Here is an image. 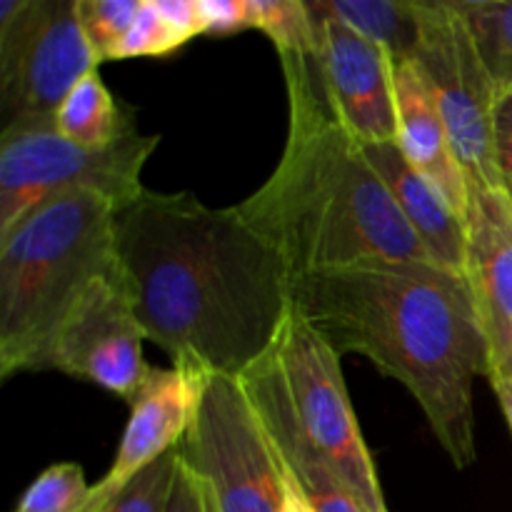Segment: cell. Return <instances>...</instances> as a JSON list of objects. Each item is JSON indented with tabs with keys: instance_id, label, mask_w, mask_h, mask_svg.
<instances>
[{
	"instance_id": "6da1fadb",
	"label": "cell",
	"mask_w": 512,
	"mask_h": 512,
	"mask_svg": "<svg viewBox=\"0 0 512 512\" xmlns=\"http://www.w3.org/2000/svg\"><path fill=\"white\" fill-rule=\"evenodd\" d=\"M115 250L148 340L198 380L243 378L293 313L288 265L235 205L145 190L115 215Z\"/></svg>"
},
{
	"instance_id": "7a4b0ae2",
	"label": "cell",
	"mask_w": 512,
	"mask_h": 512,
	"mask_svg": "<svg viewBox=\"0 0 512 512\" xmlns=\"http://www.w3.org/2000/svg\"><path fill=\"white\" fill-rule=\"evenodd\" d=\"M293 308L343 358L358 353L403 385L458 470L478 458L475 380L488 340L463 275L435 263H368L303 275Z\"/></svg>"
},
{
	"instance_id": "3957f363",
	"label": "cell",
	"mask_w": 512,
	"mask_h": 512,
	"mask_svg": "<svg viewBox=\"0 0 512 512\" xmlns=\"http://www.w3.org/2000/svg\"><path fill=\"white\" fill-rule=\"evenodd\" d=\"M288 138L270 178L238 203L278 250L293 283L368 263H433L363 145L325 98L313 55H278Z\"/></svg>"
},
{
	"instance_id": "277c9868",
	"label": "cell",
	"mask_w": 512,
	"mask_h": 512,
	"mask_svg": "<svg viewBox=\"0 0 512 512\" xmlns=\"http://www.w3.org/2000/svg\"><path fill=\"white\" fill-rule=\"evenodd\" d=\"M110 198L58 193L0 235V378L50 370L65 318L88 285L118 263Z\"/></svg>"
},
{
	"instance_id": "5b68a950",
	"label": "cell",
	"mask_w": 512,
	"mask_h": 512,
	"mask_svg": "<svg viewBox=\"0 0 512 512\" xmlns=\"http://www.w3.org/2000/svg\"><path fill=\"white\" fill-rule=\"evenodd\" d=\"M160 135L140 130L105 148L73 143L55 123H23L0 130V235H8L38 205L68 190L88 188L115 208H128L148 188L140 175Z\"/></svg>"
},
{
	"instance_id": "8992f818",
	"label": "cell",
	"mask_w": 512,
	"mask_h": 512,
	"mask_svg": "<svg viewBox=\"0 0 512 512\" xmlns=\"http://www.w3.org/2000/svg\"><path fill=\"white\" fill-rule=\"evenodd\" d=\"M265 363L273 370L300 433L320 458L370 512H388L373 453L350 403L340 355L328 340L293 308Z\"/></svg>"
},
{
	"instance_id": "52a82bcc",
	"label": "cell",
	"mask_w": 512,
	"mask_h": 512,
	"mask_svg": "<svg viewBox=\"0 0 512 512\" xmlns=\"http://www.w3.org/2000/svg\"><path fill=\"white\" fill-rule=\"evenodd\" d=\"M180 455L198 478L205 512H285L293 475L240 380L205 378Z\"/></svg>"
},
{
	"instance_id": "ba28073f",
	"label": "cell",
	"mask_w": 512,
	"mask_h": 512,
	"mask_svg": "<svg viewBox=\"0 0 512 512\" xmlns=\"http://www.w3.org/2000/svg\"><path fill=\"white\" fill-rule=\"evenodd\" d=\"M100 70L78 0H0V120L55 123L70 90Z\"/></svg>"
},
{
	"instance_id": "9c48e42d",
	"label": "cell",
	"mask_w": 512,
	"mask_h": 512,
	"mask_svg": "<svg viewBox=\"0 0 512 512\" xmlns=\"http://www.w3.org/2000/svg\"><path fill=\"white\" fill-rule=\"evenodd\" d=\"M415 63L438 103L468 185L505 188L495 160V90L453 0H420Z\"/></svg>"
},
{
	"instance_id": "30bf717a",
	"label": "cell",
	"mask_w": 512,
	"mask_h": 512,
	"mask_svg": "<svg viewBox=\"0 0 512 512\" xmlns=\"http://www.w3.org/2000/svg\"><path fill=\"white\" fill-rule=\"evenodd\" d=\"M145 335L120 260L88 285L65 318L50 370L93 383L130 403L150 375Z\"/></svg>"
},
{
	"instance_id": "8fae6325",
	"label": "cell",
	"mask_w": 512,
	"mask_h": 512,
	"mask_svg": "<svg viewBox=\"0 0 512 512\" xmlns=\"http://www.w3.org/2000/svg\"><path fill=\"white\" fill-rule=\"evenodd\" d=\"M313 18L318 35L313 60L335 118L360 145L395 140L393 55L328 15L313 13Z\"/></svg>"
},
{
	"instance_id": "7c38bea8",
	"label": "cell",
	"mask_w": 512,
	"mask_h": 512,
	"mask_svg": "<svg viewBox=\"0 0 512 512\" xmlns=\"http://www.w3.org/2000/svg\"><path fill=\"white\" fill-rule=\"evenodd\" d=\"M463 278L488 340V383L512 380V195L468 185Z\"/></svg>"
},
{
	"instance_id": "4fadbf2b",
	"label": "cell",
	"mask_w": 512,
	"mask_h": 512,
	"mask_svg": "<svg viewBox=\"0 0 512 512\" xmlns=\"http://www.w3.org/2000/svg\"><path fill=\"white\" fill-rule=\"evenodd\" d=\"M205 380L178 368H153L140 393L130 400V418L118 453L103 480L93 485L90 510L113 498L135 473L170 450L180 448L193 425ZM88 510V512H90Z\"/></svg>"
},
{
	"instance_id": "5bb4252c",
	"label": "cell",
	"mask_w": 512,
	"mask_h": 512,
	"mask_svg": "<svg viewBox=\"0 0 512 512\" xmlns=\"http://www.w3.org/2000/svg\"><path fill=\"white\" fill-rule=\"evenodd\" d=\"M240 385L248 393L275 453L300 485L313 512H370L300 433L265 358L240 378Z\"/></svg>"
},
{
	"instance_id": "9a60e30c",
	"label": "cell",
	"mask_w": 512,
	"mask_h": 512,
	"mask_svg": "<svg viewBox=\"0 0 512 512\" xmlns=\"http://www.w3.org/2000/svg\"><path fill=\"white\" fill-rule=\"evenodd\" d=\"M370 165L378 170L400 213L435 265L463 275L465 265V215L450 203L448 195L420 173L403 155L395 140L363 145Z\"/></svg>"
},
{
	"instance_id": "2e32d148",
	"label": "cell",
	"mask_w": 512,
	"mask_h": 512,
	"mask_svg": "<svg viewBox=\"0 0 512 512\" xmlns=\"http://www.w3.org/2000/svg\"><path fill=\"white\" fill-rule=\"evenodd\" d=\"M395 115H398V135L395 143L405 158L428 175L450 203L465 215L468 208V178L455 158L448 128L443 123L438 103L420 73L413 58L395 60Z\"/></svg>"
},
{
	"instance_id": "e0dca14e",
	"label": "cell",
	"mask_w": 512,
	"mask_h": 512,
	"mask_svg": "<svg viewBox=\"0 0 512 512\" xmlns=\"http://www.w3.org/2000/svg\"><path fill=\"white\" fill-rule=\"evenodd\" d=\"M318 15L338 20L395 60L415 58L420 45V0H308Z\"/></svg>"
},
{
	"instance_id": "ac0fdd59",
	"label": "cell",
	"mask_w": 512,
	"mask_h": 512,
	"mask_svg": "<svg viewBox=\"0 0 512 512\" xmlns=\"http://www.w3.org/2000/svg\"><path fill=\"white\" fill-rule=\"evenodd\" d=\"M55 130L73 143L105 148L138 130V125H135L133 108L118 103L95 70L80 80L63 100L55 113Z\"/></svg>"
},
{
	"instance_id": "d6986e66",
	"label": "cell",
	"mask_w": 512,
	"mask_h": 512,
	"mask_svg": "<svg viewBox=\"0 0 512 512\" xmlns=\"http://www.w3.org/2000/svg\"><path fill=\"white\" fill-rule=\"evenodd\" d=\"M200 35L195 0H143L118 60L160 58Z\"/></svg>"
},
{
	"instance_id": "ffe728a7",
	"label": "cell",
	"mask_w": 512,
	"mask_h": 512,
	"mask_svg": "<svg viewBox=\"0 0 512 512\" xmlns=\"http://www.w3.org/2000/svg\"><path fill=\"white\" fill-rule=\"evenodd\" d=\"M493 80L495 98L512 93V0H453Z\"/></svg>"
},
{
	"instance_id": "44dd1931",
	"label": "cell",
	"mask_w": 512,
	"mask_h": 512,
	"mask_svg": "<svg viewBox=\"0 0 512 512\" xmlns=\"http://www.w3.org/2000/svg\"><path fill=\"white\" fill-rule=\"evenodd\" d=\"M250 28L263 30L278 55H313L318 43L308 0H250Z\"/></svg>"
},
{
	"instance_id": "7402d4cb",
	"label": "cell",
	"mask_w": 512,
	"mask_h": 512,
	"mask_svg": "<svg viewBox=\"0 0 512 512\" xmlns=\"http://www.w3.org/2000/svg\"><path fill=\"white\" fill-rule=\"evenodd\" d=\"M93 485L78 463H55L45 468L20 495L13 512H88Z\"/></svg>"
},
{
	"instance_id": "603a6c76",
	"label": "cell",
	"mask_w": 512,
	"mask_h": 512,
	"mask_svg": "<svg viewBox=\"0 0 512 512\" xmlns=\"http://www.w3.org/2000/svg\"><path fill=\"white\" fill-rule=\"evenodd\" d=\"M143 0H78V18L100 63L118 60Z\"/></svg>"
},
{
	"instance_id": "cb8c5ba5",
	"label": "cell",
	"mask_w": 512,
	"mask_h": 512,
	"mask_svg": "<svg viewBox=\"0 0 512 512\" xmlns=\"http://www.w3.org/2000/svg\"><path fill=\"white\" fill-rule=\"evenodd\" d=\"M178 458L180 448L165 453L163 458L135 473L113 498H108L90 512H165L170 490H173Z\"/></svg>"
},
{
	"instance_id": "d4e9b609",
	"label": "cell",
	"mask_w": 512,
	"mask_h": 512,
	"mask_svg": "<svg viewBox=\"0 0 512 512\" xmlns=\"http://www.w3.org/2000/svg\"><path fill=\"white\" fill-rule=\"evenodd\" d=\"M200 35H228L250 28V0H195Z\"/></svg>"
},
{
	"instance_id": "484cf974",
	"label": "cell",
	"mask_w": 512,
	"mask_h": 512,
	"mask_svg": "<svg viewBox=\"0 0 512 512\" xmlns=\"http://www.w3.org/2000/svg\"><path fill=\"white\" fill-rule=\"evenodd\" d=\"M495 160L505 190L512 195V93L495 103Z\"/></svg>"
},
{
	"instance_id": "4316f807",
	"label": "cell",
	"mask_w": 512,
	"mask_h": 512,
	"mask_svg": "<svg viewBox=\"0 0 512 512\" xmlns=\"http://www.w3.org/2000/svg\"><path fill=\"white\" fill-rule=\"evenodd\" d=\"M165 512H205L203 493H200V485L195 473L190 470V465L185 463V458L180 455L178 468H175L173 478V490H170L168 510Z\"/></svg>"
},
{
	"instance_id": "83f0119b",
	"label": "cell",
	"mask_w": 512,
	"mask_h": 512,
	"mask_svg": "<svg viewBox=\"0 0 512 512\" xmlns=\"http://www.w3.org/2000/svg\"><path fill=\"white\" fill-rule=\"evenodd\" d=\"M495 395H498V403L503 408L505 418H508V425L512 430V380H500V383H493Z\"/></svg>"
}]
</instances>
